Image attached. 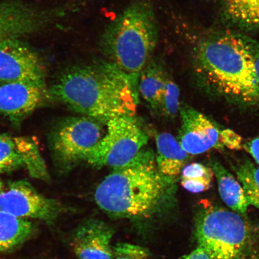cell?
Instances as JSON below:
<instances>
[{"instance_id": "cell-1", "label": "cell", "mask_w": 259, "mask_h": 259, "mask_svg": "<svg viewBox=\"0 0 259 259\" xmlns=\"http://www.w3.org/2000/svg\"><path fill=\"white\" fill-rule=\"evenodd\" d=\"M138 83L109 61L67 68L50 94L70 109L100 122L134 116Z\"/></svg>"}, {"instance_id": "cell-2", "label": "cell", "mask_w": 259, "mask_h": 259, "mask_svg": "<svg viewBox=\"0 0 259 259\" xmlns=\"http://www.w3.org/2000/svg\"><path fill=\"white\" fill-rule=\"evenodd\" d=\"M171 181L158 171L154 155L142 150L127 164L115 168L97 187L96 202L114 219H139L160 205Z\"/></svg>"}, {"instance_id": "cell-3", "label": "cell", "mask_w": 259, "mask_h": 259, "mask_svg": "<svg viewBox=\"0 0 259 259\" xmlns=\"http://www.w3.org/2000/svg\"><path fill=\"white\" fill-rule=\"evenodd\" d=\"M195 61L200 75L216 92L245 104L259 102L253 62L242 35L205 38L196 49Z\"/></svg>"}, {"instance_id": "cell-4", "label": "cell", "mask_w": 259, "mask_h": 259, "mask_svg": "<svg viewBox=\"0 0 259 259\" xmlns=\"http://www.w3.org/2000/svg\"><path fill=\"white\" fill-rule=\"evenodd\" d=\"M158 36L153 8L147 2H137L107 26L100 48L110 63L138 83L139 74L152 59Z\"/></svg>"}, {"instance_id": "cell-5", "label": "cell", "mask_w": 259, "mask_h": 259, "mask_svg": "<svg viewBox=\"0 0 259 259\" xmlns=\"http://www.w3.org/2000/svg\"><path fill=\"white\" fill-rule=\"evenodd\" d=\"M243 215L205 202L197 214V244L210 259H245L249 253L250 231Z\"/></svg>"}, {"instance_id": "cell-6", "label": "cell", "mask_w": 259, "mask_h": 259, "mask_svg": "<svg viewBox=\"0 0 259 259\" xmlns=\"http://www.w3.org/2000/svg\"><path fill=\"white\" fill-rule=\"evenodd\" d=\"M107 131L85 160L92 166L118 168L137 156L147 145L148 137L131 115L113 118L106 123Z\"/></svg>"}, {"instance_id": "cell-7", "label": "cell", "mask_w": 259, "mask_h": 259, "mask_svg": "<svg viewBox=\"0 0 259 259\" xmlns=\"http://www.w3.org/2000/svg\"><path fill=\"white\" fill-rule=\"evenodd\" d=\"M103 136L100 122L95 119L86 116L68 118L61 122L52 135L54 156L65 166L85 160Z\"/></svg>"}, {"instance_id": "cell-8", "label": "cell", "mask_w": 259, "mask_h": 259, "mask_svg": "<svg viewBox=\"0 0 259 259\" xmlns=\"http://www.w3.org/2000/svg\"><path fill=\"white\" fill-rule=\"evenodd\" d=\"M0 210L18 218L53 223L64 208L56 200L38 193L27 181H18L0 191Z\"/></svg>"}, {"instance_id": "cell-9", "label": "cell", "mask_w": 259, "mask_h": 259, "mask_svg": "<svg viewBox=\"0 0 259 259\" xmlns=\"http://www.w3.org/2000/svg\"><path fill=\"white\" fill-rule=\"evenodd\" d=\"M45 85L44 68L37 55L15 38L0 40V83Z\"/></svg>"}, {"instance_id": "cell-10", "label": "cell", "mask_w": 259, "mask_h": 259, "mask_svg": "<svg viewBox=\"0 0 259 259\" xmlns=\"http://www.w3.org/2000/svg\"><path fill=\"white\" fill-rule=\"evenodd\" d=\"M21 168L36 179L45 181L49 178L46 165L33 139L0 135V174Z\"/></svg>"}, {"instance_id": "cell-11", "label": "cell", "mask_w": 259, "mask_h": 259, "mask_svg": "<svg viewBox=\"0 0 259 259\" xmlns=\"http://www.w3.org/2000/svg\"><path fill=\"white\" fill-rule=\"evenodd\" d=\"M180 113L178 142L188 154H200L212 148H223L220 140L221 131L208 116L187 105L180 107Z\"/></svg>"}, {"instance_id": "cell-12", "label": "cell", "mask_w": 259, "mask_h": 259, "mask_svg": "<svg viewBox=\"0 0 259 259\" xmlns=\"http://www.w3.org/2000/svg\"><path fill=\"white\" fill-rule=\"evenodd\" d=\"M50 96L46 85L26 82L0 84V113L19 123Z\"/></svg>"}, {"instance_id": "cell-13", "label": "cell", "mask_w": 259, "mask_h": 259, "mask_svg": "<svg viewBox=\"0 0 259 259\" xmlns=\"http://www.w3.org/2000/svg\"><path fill=\"white\" fill-rule=\"evenodd\" d=\"M114 230L104 222L91 220L74 232L72 245L79 259H112Z\"/></svg>"}, {"instance_id": "cell-14", "label": "cell", "mask_w": 259, "mask_h": 259, "mask_svg": "<svg viewBox=\"0 0 259 259\" xmlns=\"http://www.w3.org/2000/svg\"><path fill=\"white\" fill-rule=\"evenodd\" d=\"M157 147L156 164L164 177L172 181L181 173L189 160V154L180 142L169 133H161L155 138Z\"/></svg>"}, {"instance_id": "cell-15", "label": "cell", "mask_w": 259, "mask_h": 259, "mask_svg": "<svg viewBox=\"0 0 259 259\" xmlns=\"http://www.w3.org/2000/svg\"><path fill=\"white\" fill-rule=\"evenodd\" d=\"M170 78L163 65L152 59L139 74L138 87L142 98L157 111L162 96Z\"/></svg>"}, {"instance_id": "cell-16", "label": "cell", "mask_w": 259, "mask_h": 259, "mask_svg": "<svg viewBox=\"0 0 259 259\" xmlns=\"http://www.w3.org/2000/svg\"><path fill=\"white\" fill-rule=\"evenodd\" d=\"M210 167L218 181L219 193L223 201L233 211L244 216L250 205L240 183L219 161H211Z\"/></svg>"}, {"instance_id": "cell-17", "label": "cell", "mask_w": 259, "mask_h": 259, "mask_svg": "<svg viewBox=\"0 0 259 259\" xmlns=\"http://www.w3.org/2000/svg\"><path fill=\"white\" fill-rule=\"evenodd\" d=\"M35 231L33 223L0 210V252L15 250L29 240Z\"/></svg>"}, {"instance_id": "cell-18", "label": "cell", "mask_w": 259, "mask_h": 259, "mask_svg": "<svg viewBox=\"0 0 259 259\" xmlns=\"http://www.w3.org/2000/svg\"><path fill=\"white\" fill-rule=\"evenodd\" d=\"M226 14L236 24L259 28V0H226Z\"/></svg>"}, {"instance_id": "cell-19", "label": "cell", "mask_w": 259, "mask_h": 259, "mask_svg": "<svg viewBox=\"0 0 259 259\" xmlns=\"http://www.w3.org/2000/svg\"><path fill=\"white\" fill-rule=\"evenodd\" d=\"M213 177L214 174L211 167L199 163H193L183 168L181 184L191 193H202L211 187Z\"/></svg>"}, {"instance_id": "cell-20", "label": "cell", "mask_w": 259, "mask_h": 259, "mask_svg": "<svg viewBox=\"0 0 259 259\" xmlns=\"http://www.w3.org/2000/svg\"><path fill=\"white\" fill-rule=\"evenodd\" d=\"M235 171L249 205L259 209V166L248 159L236 165Z\"/></svg>"}, {"instance_id": "cell-21", "label": "cell", "mask_w": 259, "mask_h": 259, "mask_svg": "<svg viewBox=\"0 0 259 259\" xmlns=\"http://www.w3.org/2000/svg\"><path fill=\"white\" fill-rule=\"evenodd\" d=\"M180 89L174 81L168 80L166 90L162 96L157 111L168 118H174L180 112Z\"/></svg>"}, {"instance_id": "cell-22", "label": "cell", "mask_w": 259, "mask_h": 259, "mask_svg": "<svg viewBox=\"0 0 259 259\" xmlns=\"http://www.w3.org/2000/svg\"><path fill=\"white\" fill-rule=\"evenodd\" d=\"M112 259H151L150 252L141 246L119 242L112 247Z\"/></svg>"}, {"instance_id": "cell-23", "label": "cell", "mask_w": 259, "mask_h": 259, "mask_svg": "<svg viewBox=\"0 0 259 259\" xmlns=\"http://www.w3.org/2000/svg\"><path fill=\"white\" fill-rule=\"evenodd\" d=\"M220 143L223 147L232 150H239L243 148L242 138L231 129H225L220 132Z\"/></svg>"}, {"instance_id": "cell-24", "label": "cell", "mask_w": 259, "mask_h": 259, "mask_svg": "<svg viewBox=\"0 0 259 259\" xmlns=\"http://www.w3.org/2000/svg\"><path fill=\"white\" fill-rule=\"evenodd\" d=\"M250 50L252 62H253L255 78H256L259 93V43L251 38L242 35Z\"/></svg>"}, {"instance_id": "cell-25", "label": "cell", "mask_w": 259, "mask_h": 259, "mask_svg": "<svg viewBox=\"0 0 259 259\" xmlns=\"http://www.w3.org/2000/svg\"><path fill=\"white\" fill-rule=\"evenodd\" d=\"M243 148L251 155L259 166V136L246 142Z\"/></svg>"}, {"instance_id": "cell-26", "label": "cell", "mask_w": 259, "mask_h": 259, "mask_svg": "<svg viewBox=\"0 0 259 259\" xmlns=\"http://www.w3.org/2000/svg\"><path fill=\"white\" fill-rule=\"evenodd\" d=\"M181 259H210L209 255L202 247H197L190 254L184 255Z\"/></svg>"}, {"instance_id": "cell-27", "label": "cell", "mask_w": 259, "mask_h": 259, "mask_svg": "<svg viewBox=\"0 0 259 259\" xmlns=\"http://www.w3.org/2000/svg\"><path fill=\"white\" fill-rule=\"evenodd\" d=\"M245 259H259V252L257 251L249 252Z\"/></svg>"}, {"instance_id": "cell-28", "label": "cell", "mask_w": 259, "mask_h": 259, "mask_svg": "<svg viewBox=\"0 0 259 259\" xmlns=\"http://www.w3.org/2000/svg\"><path fill=\"white\" fill-rule=\"evenodd\" d=\"M2 183H1V181H0V191H1V190H2Z\"/></svg>"}]
</instances>
